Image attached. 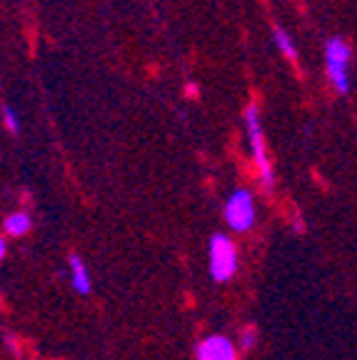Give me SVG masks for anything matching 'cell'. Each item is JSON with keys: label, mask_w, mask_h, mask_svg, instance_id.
Wrapping results in <instances>:
<instances>
[{"label": "cell", "mask_w": 357, "mask_h": 360, "mask_svg": "<svg viewBox=\"0 0 357 360\" xmlns=\"http://www.w3.org/2000/svg\"><path fill=\"white\" fill-rule=\"evenodd\" d=\"M67 263H70V285H73V290L80 292V295H88L93 290V281H90V273L85 268L83 258L73 253L67 258Z\"/></svg>", "instance_id": "obj_6"}, {"label": "cell", "mask_w": 357, "mask_h": 360, "mask_svg": "<svg viewBox=\"0 0 357 360\" xmlns=\"http://www.w3.org/2000/svg\"><path fill=\"white\" fill-rule=\"evenodd\" d=\"M8 255V243H6V238L0 240V258H6Z\"/></svg>", "instance_id": "obj_11"}, {"label": "cell", "mask_w": 357, "mask_h": 360, "mask_svg": "<svg viewBox=\"0 0 357 360\" xmlns=\"http://www.w3.org/2000/svg\"><path fill=\"white\" fill-rule=\"evenodd\" d=\"M210 276L218 283H225L238 273V248L228 236H212L210 238Z\"/></svg>", "instance_id": "obj_2"}, {"label": "cell", "mask_w": 357, "mask_h": 360, "mask_svg": "<svg viewBox=\"0 0 357 360\" xmlns=\"http://www.w3.org/2000/svg\"><path fill=\"white\" fill-rule=\"evenodd\" d=\"M255 343H257V330L252 326H245L240 330V348L242 350H252V348H255Z\"/></svg>", "instance_id": "obj_9"}, {"label": "cell", "mask_w": 357, "mask_h": 360, "mask_svg": "<svg viewBox=\"0 0 357 360\" xmlns=\"http://www.w3.org/2000/svg\"><path fill=\"white\" fill-rule=\"evenodd\" d=\"M273 35H275V45L280 48V53H283V56L287 58V60L295 63L297 60V51H295V43L290 40V35L285 33L283 28H275Z\"/></svg>", "instance_id": "obj_8"}, {"label": "cell", "mask_w": 357, "mask_h": 360, "mask_svg": "<svg viewBox=\"0 0 357 360\" xmlns=\"http://www.w3.org/2000/svg\"><path fill=\"white\" fill-rule=\"evenodd\" d=\"M325 56H327V75L332 80V85L337 88V93H347L350 90V80H347V63H350V45L342 38L327 40V48H325Z\"/></svg>", "instance_id": "obj_4"}, {"label": "cell", "mask_w": 357, "mask_h": 360, "mask_svg": "<svg viewBox=\"0 0 357 360\" xmlns=\"http://www.w3.org/2000/svg\"><path fill=\"white\" fill-rule=\"evenodd\" d=\"M197 360H238V350H235L233 340L225 335H207L200 340L195 348Z\"/></svg>", "instance_id": "obj_5"}, {"label": "cell", "mask_w": 357, "mask_h": 360, "mask_svg": "<svg viewBox=\"0 0 357 360\" xmlns=\"http://www.w3.org/2000/svg\"><path fill=\"white\" fill-rule=\"evenodd\" d=\"M30 225H33V220H30V215L28 213H11L6 218V236H11V238H20V236H25V233L30 231Z\"/></svg>", "instance_id": "obj_7"}, {"label": "cell", "mask_w": 357, "mask_h": 360, "mask_svg": "<svg viewBox=\"0 0 357 360\" xmlns=\"http://www.w3.org/2000/svg\"><path fill=\"white\" fill-rule=\"evenodd\" d=\"M260 110H257L255 103L245 108V123H247V135H250V148H252V158H255V168L260 173V183L268 193H273L275 188V170L273 163L268 158V148L263 141V128H260Z\"/></svg>", "instance_id": "obj_1"}, {"label": "cell", "mask_w": 357, "mask_h": 360, "mask_svg": "<svg viewBox=\"0 0 357 360\" xmlns=\"http://www.w3.org/2000/svg\"><path fill=\"white\" fill-rule=\"evenodd\" d=\"M3 118H6V125L11 133H15V135L20 133V120H18V115L13 112L11 105H3Z\"/></svg>", "instance_id": "obj_10"}, {"label": "cell", "mask_w": 357, "mask_h": 360, "mask_svg": "<svg viewBox=\"0 0 357 360\" xmlns=\"http://www.w3.org/2000/svg\"><path fill=\"white\" fill-rule=\"evenodd\" d=\"M255 198L250 191H235L225 202V220L235 233H247L255 225Z\"/></svg>", "instance_id": "obj_3"}]
</instances>
